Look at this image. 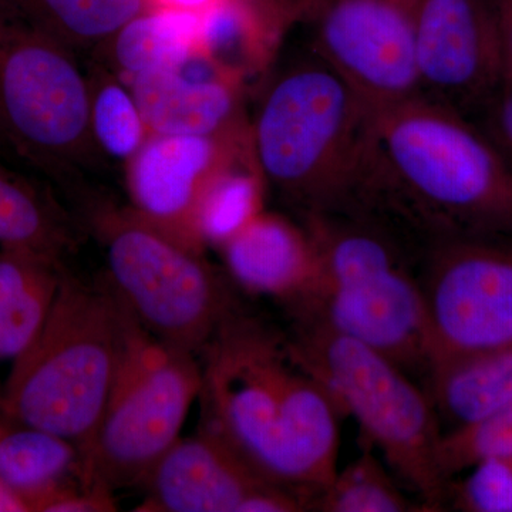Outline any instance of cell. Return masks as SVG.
<instances>
[{"label":"cell","mask_w":512,"mask_h":512,"mask_svg":"<svg viewBox=\"0 0 512 512\" xmlns=\"http://www.w3.org/2000/svg\"><path fill=\"white\" fill-rule=\"evenodd\" d=\"M505 456H512V400L483 419L444 431L441 437L439 463L448 481L481 461Z\"/></svg>","instance_id":"4316f807"},{"label":"cell","mask_w":512,"mask_h":512,"mask_svg":"<svg viewBox=\"0 0 512 512\" xmlns=\"http://www.w3.org/2000/svg\"><path fill=\"white\" fill-rule=\"evenodd\" d=\"M0 144L50 175L92 160L90 84L73 49L0 2Z\"/></svg>","instance_id":"9c48e42d"},{"label":"cell","mask_w":512,"mask_h":512,"mask_svg":"<svg viewBox=\"0 0 512 512\" xmlns=\"http://www.w3.org/2000/svg\"><path fill=\"white\" fill-rule=\"evenodd\" d=\"M90 84V131L97 151L126 164L150 131L134 94L114 73L99 70Z\"/></svg>","instance_id":"484cf974"},{"label":"cell","mask_w":512,"mask_h":512,"mask_svg":"<svg viewBox=\"0 0 512 512\" xmlns=\"http://www.w3.org/2000/svg\"><path fill=\"white\" fill-rule=\"evenodd\" d=\"M504 79L512 77V0H494Z\"/></svg>","instance_id":"4dcf8cb0"},{"label":"cell","mask_w":512,"mask_h":512,"mask_svg":"<svg viewBox=\"0 0 512 512\" xmlns=\"http://www.w3.org/2000/svg\"><path fill=\"white\" fill-rule=\"evenodd\" d=\"M202 429L255 473L312 503L338 471L342 412L291 339L232 312L200 353Z\"/></svg>","instance_id":"7a4b0ae2"},{"label":"cell","mask_w":512,"mask_h":512,"mask_svg":"<svg viewBox=\"0 0 512 512\" xmlns=\"http://www.w3.org/2000/svg\"><path fill=\"white\" fill-rule=\"evenodd\" d=\"M201 60V72H187L184 64L128 80L150 134L228 136L249 126L245 82Z\"/></svg>","instance_id":"9a60e30c"},{"label":"cell","mask_w":512,"mask_h":512,"mask_svg":"<svg viewBox=\"0 0 512 512\" xmlns=\"http://www.w3.org/2000/svg\"><path fill=\"white\" fill-rule=\"evenodd\" d=\"M218 2L220 0H150V5L151 8H168L201 13Z\"/></svg>","instance_id":"1f68e13d"},{"label":"cell","mask_w":512,"mask_h":512,"mask_svg":"<svg viewBox=\"0 0 512 512\" xmlns=\"http://www.w3.org/2000/svg\"><path fill=\"white\" fill-rule=\"evenodd\" d=\"M107 261V282L151 335L200 356L238 305L224 276L192 247L130 208L99 204L90 214Z\"/></svg>","instance_id":"52a82bcc"},{"label":"cell","mask_w":512,"mask_h":512,"mask_svg":"<svg viewBox=\"0 0 512 512\" xmlns=\"http://www.w3.org/2000/svg\"><path fill=\"white\" fill-rule=\"evenodd\" d=\"M312 52L373 110L423 97L412 12L399 0H299Z\"/></svg>","instance_id":"8fae6325"},{"label":"cell","mask_w":512,"mask_h":512,"mask_svg":"<svg viewBox=\"0 0 512 512\" xmlns=\"http://www.w3.org/2000/svg\"><path fill=\"white\" fill-rule=\"evenodd\" d=\"M318 266L288 312L386 356L424 384L429 375L426 311L414 271L419 258L379 222L343 212L301 215Z\"/></svg>","instance_id":"3957f363"},{"label":"cell","mask_w":512,"mask_h":512,"mask_svg":"<svg viewBox=\"0 0 512 512\" xmlns=\"http://www.w3.org/2000/svg\"><path fill=\"white\" fill-rule=\"evenodd\" d=\"M293 352L359 424L394 476L427 512L444 511L453 481L441 471L443 427L429 393L376 350L322 326L293 323Z\"/></svg>","instance_id":"8992f818"},{"label":"cell","mask_w":512,"mask_h":512,"mask_svg":"<svg viewBox=\"0 0 512 512\" xmlns=\"http://www.w3.org/2000/svg\"><path fill=\"white\" fill-rule=\"evenodd\" d=\"M0 512H30L29 505L18 491L0 478Z\"/></svg>","instance_id":"d6a6232c"},{"label":"cell","mask_w":512,"mask_h":512,"mask_svg":"<svg viewBox=\"0 0 512 512\" xmlns=\"http://www.w3.org/2000/svg\"><path fill=\"white\" fill-rule=\"evenodd\" d=\"M424 97L473 117L504 80L494 0H413Z\"/></svg>","instance_id":"7c38bea8"},{"label":"cell","mask_w":512,"mask_h":512,"mask_svg":"<svg viewBox=\"0 0 512 512\" xmlns=\"http://www.w3.org/2000/svg\"><path fill=\"white\" fill-rule=\"evenodd\" d=\"M63 262L0 248V362L25 352L55 305Z\"/></svg>","instance_id":"ac0fdd59"},{"label":"cell","mask_w":512,"mask_h":512,"mask_svg":"<svg viewBox=\"0 0 512 512\" xmlns=\"http://www.w3.org/2000/svg\"><path fill=\"white\" fill-rule=\"evenodd\" d=\"M269 484L217 434L200 427L194 436L178 440L148 473L140 510L242 512L249 498Z\"/></svg>","instance_id":"5bb4252c"},{"label":"cell","mask_w":512,"mask_h":512,"mask_svg":"<svg viewBox=\"0 0 512 512\" xmlns=\"http://www.w3.org/2000/svg\"><path fill=\"white\" fill-rule=\"evenodd\" d=\"M417 274L429 375L437 367L512 346V237L444 239L423 252Z\"/></svg>","instance_id":"30bf717a"},{"label":"cell","mask_w":512,"mask_h":512,"mask_svg":"<svg viewBox=\"0 0 512 512\" xmlns=\"http://www.w3.org/2000/svg\"><path fill=\"white\" fill-rule=\"evenodd\" d=\"M424 389L443 433L483 419L512 400V346L437 367Z\"/></svg>","instance_id":"44dd1931"},{"label":"cell","mask_w":512,"mask_h":512,"mask_svg":"<svg viewBox=\"0 0 512 512\" xmlns=\"http://www.w3.org/2000/svg\"><path fill=\"white\" fill-rule=\"evenodd\" d=\"M200 13L148 8L121 26L103 46L123 82L138 74L175 69L198 56Z\"/></svg>","instance_id":"ffe728a7"},{"label":"cell","mask_w":512,"mask_h":512,"mask_svg":"<svg viewBox=\"0 0 512 512\" xmlns=\"http://www.w3.org/2000/svg\"><path fill=\"white\" fill-rule=\"evenodd\" d=\"M67 46L103 45L150 0H0Z\"/></svg>","instance_id":"cb8c5ba5"},{"label":"cell","mask_w":512,"mask_h":512,"mask_svg":"<svg viewBox=\"0 0 512 512\" xmlns=\"http://www.w3.org/2000/svg\"><path fill=\"white\" fill-rule=\"evenodd\" d=\"M2 151H5V150H3L2 144H0V154H2Z\"/></svg>","instance_id":"e575fe53"},{"label":"cell","mask_w":512,"mask_h":512,"mask_svg":"<svg viewBox=\"0 0 512 512\" xmlns=\"http://www.w3.org/2000/svg\"><path fill=\"white\" fill-rule=\"evenodd\" d=\"M451 483L448 507L464 512H512V456L488 458Z\"/></svg>","instance_id":"83f0119b"},{"label":"cell","mask_w":512,"mask_h":512,"mask_svg":"<svg viewBox=\"0 0 512 512\" xmlns=\"http://www.w3.org/2000/svg\"><path fill=\"white\" fill-rule=\"evenodd\" d=\"M220 252L235 285L286 309L309 291L318 266L315 244L303 222L278 212L262 211Z\"/></svg>","instance_id":"2e32d148"},{"label":"cell","mask_w":512,"mask_h":512,"mask_svg":"<svg viewBox=\"0 0 512 512\" xmlns=\"http://www.w3.org/2000/svg\"><path fill=\"white\" fill-rule=\"evenodd\" d=\"M127 309L109 282L63 272L55 305L35 340L12 362L0 413L52 431L86 457L119 365Z\"/></svg>","instance_id":"5b68a950"},{"label":"cell","mask_w":512,"mask_h":512,"mask_svg":"<svg viewBox=\"0 0 512 512\" xmlns=\"http://www.w3.org/2000/svg\"><path fill=\"white\" fill-rule=\"evenodd\" d=\"M66 211L40 185L0 164V248L63 262L76 245Z\"/></svg>","instance_id":"7402d4cb"},{"label":"cell","mask_w":512,"mask_h":512,"mask_svg":"<svg viewBox=\"0 0 512 512\" xmlns=\"http://www.w3.org/2000/svg\"><path fill=\"white\" fill-rule=\"evenodd\" d=\"M266 187L248 138L202 191L194 215L198 244L220 251L265 211Z\"/></svg>","instance_id":"603a6c76"},{"label":"cell","mask_w":512,"mask_h":512,"mask_svg":"<svg viewBox=\"0 0 512 512\" xmlns=\"http://www.w3.org/2000/svg\"><path fill=\"white\" fill-rule=\"evenodd\" d=\"M470 119L487 134L512 173V77H505Z\"/></svg>","instance_id":"f1b7e54d"},{"label":"cell","mask_w":512,"mask_h":512,"mask_svg":"<svg viewBox=\"0 0 512 512\" xmlns=\"http://www.w3.org/2000/svg\"><path fill=\"white\" fill-rule=\"evenodd\" d=\"M370 448L343 470L336 471L328 487L313 501V511L427 512L419 500L407 497L397 483L399 478L387 470Z\"/></svg>","instance_id":"d4e9b609"},{"label":"cell","mask_w":512,"mask_h":512,"mask_svg":"<svg viewBox=\"0 0 512 512\" xmlns=\"http://www.w3.org/2000/svg\"><path fill=\"white\" fill-rule=\"evenodd\" d=\"M117 510L113 493L103 488L76 484L43 497L33 512H111Z\"/></svg>","instance_id":"f546056e"},{"label":"cell","mask_w":512,"mask_h":512,"mask_svg":"<svg viewBox=\"0 0 512 512\" xmlns=\"http://www.w3.org/2000/svg\"><path fill=\"white\" fill-rule=\"evenodd\" d=\"M296 13L271 0H220L200 13L198 56L247 83L271 62L286 20Z\"/></svg>","instance_id":"e0dca14e"},{"label":"cell","mask_w":512,"mask_h":512,"mask_svg":"<svg viewBox=\"0 0 512 512\" xmlns=\"http://www.w3.org/2000/svg\"><path fill=\"white\" fill-rule=\"evenodd\" d=\"M373 113L316 53L286 67L249 121L266 184L301 215L342 211Z\"/></svg>","instance_id":"277c9868"},{"label":"cell","mask_w":512,"mask_h":512,"mask_svg":"<svg viewBox=\"0 0 512 512\" xmlns=\"http://www.w3.org/2000/svg\"><path fill=\"white\" fill-rule=\"evenodd\" d=\"M345 214L423 252L461 235L512 237V173L470 117L419 97L375 110Z\"/></svg>","instance_id":"6da1fadb"},{"label":"cell","mask_w":512,"mask_h":512,"mask_svg":"<svg viewBox=\"0 0 512 512\" xmlns=\"http://www.w3.org/2000/svg\"><path fill=\"white\" fill-rule=\"evenodd\" d=\"M201 386L197 355L151 335L127 309L119 365L84 457L86 484L110 493L143 484L181 439Z\"/></svg>","instance_id":"ba28073f"},{"label":"cell","mask_w":512,"mask_h":512,"mask_svg":"<svg viewBox=\"0 0 512 512\" xmlns=\"http://www.w3.org/2000/svg\"><path fill=\"white\" fill-rule=\"evenodd\" d=\"M84 473L82 450L73 441L18 421L0 423V478L22 495L30 512L53 491L87 485Z\"/></svg>","instance_id":"d6986e66"},{"label":"cell","mask_w":512,"mask_h":512,"mask_svg":"<svg viewBox=\"0 0 512 512\" xmlns=\"http://www.w3.org/2000/svg\"><path fill=\"white\" fill-rule=\"evenodd\" d=\"M249 138V126L228 136L150 134L124 164L130 210L192 247L194 215L204 188ZM205 251V249H204Z\"/></svg>","instance_id":"4fadbf2b"},{"label":"cell","mask_w":512,"mask_h":512,"mask_svg":"<svg viewBox=\"0 0 512 512\" xmlns=\"http://www.w3.org/2000/svg\"><path fill=\"white\" fill-rule=\"evenodd\" d=\"M400 3H403L404 6L410 9V5H412L413 0H399Z\"/></svg>","instance_id":"836d02e7"}]
</instances>
